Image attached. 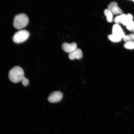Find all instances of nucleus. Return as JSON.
I'll use <instances>...</instances> for the list:
<instances>
[{"label":"nucleus","instance_id":"obj_1","mask_svg":"<svg viewBox=\"0 0 134 134\" xmlns=\"http://www.w3.org/2000/svg\"><path fill=\"white\" fill-rule=\"evenodd\" d=\"M8 76L10 80L12 82L17 83L21 81L25 77L24 71L21 67L15 66L10 70Z\"/></svg>","mask_w":134,"mask_h":134},{"label":"nucleus","instance_id":"obj_2","mask_svg":"<svg viewBox=\"0 0 134 134\" xmlns=\"http://www.w3.org/2000/svg\"><path fill=\"white\" fill-rule=\"evenodd\" d=\"M29 23V18L24 13L16 15L13 20V26L16 29H20L26 27Z\"/></svg>","mask_w":134,"mask_h":134},{"label":"nucleus","instance_id":"obj_3","mask_svg":"<svg viewBox=\"0 0 134 134\" xmlns=\"http://www.w3.org/2000/svg\"><path fill=\"white\" fill-rule=\"evenodd\" d=\"M29 36V32L27 30H20L15 33L13 37V41L17 43H23L28 39Z\"/></svg>","mask_w":134,"mask_h":134},{"label":"nucleus","instance_id":"obj_4","mask_svg":"<svg viewBox=\"0 0 134 134\" xmlns=\"http://www.w3.org/2000/svg\"><path fill=\"white\" fill-rule=\"evenodd\" d=\"M63 95L61 92L55 91L52 93L48 97V100L50 103H58L62 99Z\"/></svg>","mask_w":134,"mask_h":134},{"label":"nucleus","instance_id":"obj_5","mask_svg":"<svg viewBox=\"0 0 134 134\" xmlns=\"http://www.w3.org/2000/svg\"><path fill=\"white\" fill-rule=\"evenodd\" d=\"M108 9L114 15H121L123 12L121 8L119 7L117 3L115 2L110 3L108 6Z\"/></svg>","mask_w":134,"mask_h":134},{"label":"nucleus","instance_id":"obj_6","mask_svg":"<svg viewBox=\"0 0 134 134\" xmlns=\"http://www.w3.org/2000/svg\"><path fill=\"white\" fill-rule=\"evenodd\" d=\"M115 36L123 39L125 36L123 30L119 24H115L114 25L113 27V34Z\"/></svg>","mask_w":134,"mask_h":134},{"label":"nucleus","instance_id":"obj_7","mask_svg":"<svg viewBox=\"0 0 134 134\" xmlns=\"http://www.w3.org/2000/svg\"><path fill=\"white\" fill-rule=\"evenodd\" d=\"M77 44L76 43L73 42L71 43H63L62 46V48L63 51L66 53L71 52L77 48Z\"/></svg>","mask_w":134,"mask_h":134},{"label":"nucleus","instance_id":"obj_8","mask_svg":"<svg viewBox=\"0 0 134 134\" xmlns=\"http://www.w3.org/2000/svg\"><path fill=\"white\" fill-rule=\"evenodd\" d=\"M83 57V53L79 48H76L71 52L69 53V58L70 60H73L75 59H79Z\"/></svg>","mask_w":134,"mask_h":134},{"label":"nucleus","instance_id":"obj_9","mask_svg":"<svg viewBox=\"0 0 134 134\" xmlns=\"http://www.w3.org/2000/svg\"><path fill=\"white\" fill-rule=\"evenodd\" d=\"M127 14H122L117 16L114 19V21L116 24H123L126 18Z\"/></svg>","mask_w":134,"mask_h":134},{"label":"nucleus","instance_id":"obj_10","mask_svg":"<svg viewBox=\"0 0 134 134\" xmlns=\"http://www.w3.org/2000/svg\"><path fill=\"white\" fill-rule=\"evenodd\" d=\"M104 13L106 17L107 21L109 23H111L113 20V14L109 10L105 9L104 11Z\"/></svg>","mask_w":134,"mask_h":134},{"label":"nucleus","instance_id":"obj_11","mask_svg":"<svg viewBox=\"0 0 134 134\" xmlns=\"http://www.w3.org/2000/svg\"><path fill=\"white\" fill-rule=\"evenodd\" d=\"M122 39L125 42H134V33L127 35H125Z\"/></svg>","mask_w":134,"mask_h":134},{"label":"nucleus","instance_id":"obj_12","mask_svg":"<svg viewBox=\"0 0 134 134\" xmlns=\"http://www.w3.org/2000/svg\"><path fill=\"white\" fill-rule=\"evenodd\" d=\"M108 38L110 41L114 42H118L121 41L122 38L118 37L115 35L112 34L109 35Z\"/></svg>","mask_w":134,"mask_h":134},{"label":"nucleus","instance_id":"obj_13","mask_svg":"<svg viewBox=\"0 0 134 134\" xmlns=\"http://www.w3.org/2000/svg\"><path fill=\"white\" fill-rule=\"evenodd\" d=\"M124 48L127 49H134V42H125L124 45Z\"/></svg>","mask_w":134,"mask_h":134},{"label":"nucleus","instance_id":"obj_14","mask_svg":"<svg viewBox=\"0 0 134 134\" xmlns=\"http://www.w3.org/2000/svg\"><path fill=\"white\" fill-rule=\"evenodd\" d=\"M127 29L130 31L134 32V22L133 20L131 21L126 26Z\"/></svg>","mask_w":134,"mask_h":134},{"label":"nucleus","instance_id":"obj_15","mask_svg":"<svg viewBox=\"0 0 134 134\" xmlns=\"http://www.w3.org/2000/svg\"><path fill=\"white\" fill-rule=\"evenodd\" d=\"M21 81L23 85L25 86H28L29 83V80L25 77L23 78Z\"/></svg>","mask_w":134,"mask_h":134},{"label":"nucleus","instance_id":"obj_16","mask_svg":"<svg viewBox=\"0 0 134 134\" xmlns=\"http://www.w3.org/2000/svg\"><path fill=\"white\" fill-rule=\"evenodd\" d=\"M133 1V2H134V0H133V1Z\"/></svg>","mask_w":134,"mask_h":134}]
</instances>
